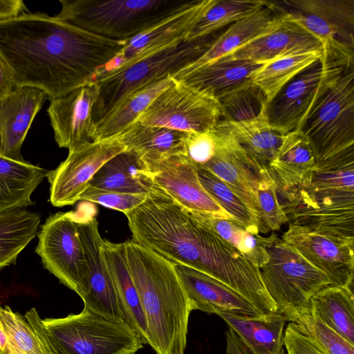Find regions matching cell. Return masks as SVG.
Returning <instances> with one entry per match:
<instances>
[{"mask_svg": "<svg viewBox=\"0 0 354 354\" xmlns=\"http://www.w3.org/2000/svg\"><path fill=\"white\" fill-rule=\"evenodd\" d=\"M189 212L197 221L216 233L254 266L260 268L268 261L267 236L253 234L232 219L207 212Z\"/></svg>", "mask_w": 354, "mask_h": 354, "instance_id": "cell-34", "label": "cell"}, {"mask_svg": "<svg viewBox=\"0 0 354 354\" xmlns=\"http://www.w3.org/2000/svg\"><path fill=\"white\" fill-rule=\"evenodd\" d=\"M124 44L45 13L0 21V55L15 87L40 89L50 100L93 81Z\"/></svg>", "mask_w": 354, "mask_h": 354, "instance_id": "cell-1", "label": "cell"}, {"mask_svg": "<svg viewBox=\"0 0 354 354\" xmlns=\"http://www.w3.org/2000/svg\"><path fill=\"white\" fill-rule=\"evenodd\" d=\"M77 215L57 212L50 215L37 233L35 252L45 269L79 296L88 279V263L80 239Z\"/></svg>", "mask_w": 354, "mask_h": 354, "instance_id": "cell-9", "label": "cell"}, {"mask_svg": "<svg viewBox=\"0 0 354 354\" xmlns=\"http://www.w3.org/2000/svg\"><path fill=\"white\" fill-rule=\"evenodd\" d=\"M216 127L226 130L235 138L255 164L263 178L273 179L270 165L285 134L270 124L266 108L258 116L251 120L220 122Z\"/></svg>", "mask_w": 354, "mask_h": 354, "instance_id": "cell-26", "label": "cell"}, {"mask_svg": "<svg viewBox=\"0 0 354 354\" xmlns=\"http://www.w3.org/2000/svg\"><path fill=\"white\" fill-rule=\"evenodd\" d=\"M219 120L217 100L174 80L137 121L183 132H203L214 129Z\"/></svg>", "mask_w": 354, "mask_h": 354, "instance_id": "cell-10", "label": "cell"}, {"mask_svg": "<svg viewBox=\"0 0 354 354\" xmlns=\"http://www.w3.org/2000/svg\"><path fill=\"white\" fill-rule=\"evenodd\" d=\"M266 1L211 0L200 19L187 35L194 39L216 32L261 9Z\"/></svg>", "mask_w": 354, "mask_h": 354, "instance_id": "cell-37", "label": "cell"}, {"mask_svg": "<svg viewBox=\"0 0 354 354\" xmlns=\"http://www.w3.org/2000/svg\"><path fill=\"white\" fill-rule=\"evenodd\" d=\"M8 348L10 354H24L21 351L13 346L8 342Z\"/></svg>", "mask_w": 354, "mask_h": 354, "instance_id": "cell-51", "label": "cell"}, {"mask_svg": "<svg viewBox=\"0 0 354 354\" xmlns=\"http://www.w3.org/2000/svg\"><path fill=\"white\" fill-rule=\"evenodd\" d=\"M278 13L301 26L325 46L354 49V0L268 1Z\"/></svg>", "mask_w": 354, "mask_h": 354, "instance_id": "cell-11", "label": "cell"}, {"mask_svg": "<svg viewBox=\"0 0 354 354\" xmlns=\"http://www.w3.org/2000/svg\"><path fill=\"white\" fill-rule=\"evenodd\" d=\"M258 216L259 232L267 233L280 230L288 222L279 197L277 185L271 178H261L257 188Z\"/></svg>", "mask_w": 354, "mask_h": 354, "instance_id": "cell-41", "label": "cell"}, {"mask_svg": "<svg viewBox=\"0 0 354 354\" xmlns=\"http://www.w3.org/2000/svg\"><path fill=\"white\" fill-rule=\"evenodd\" d=\"M0 327L8 342L24 354H42L36 335L24 315L0 305Z\"/></svg>", "mask_w": 354, "mask_h": 354, "instance_id": "cell-42", "label": "cell"}, {"mask_svg": "<svg viewBox=\"0 0 354 354\" xmlns=\"http://www.w3.org/2000/svg\"><path fill=\"white\" fill-rule=\"evenodd\" d=\"M174 82L171 77L138 88L123 98L96 126L93 141L116 138L134 122L153 100Z\"/></svg>", "mask_w": 354, "mask_h": 354, "instance_id": "cell-32", "label": "cell"}, {"mask_svg": "<svg viewBox=\"0 0 354 354\" xmlns=\"http://www.w3.org/2000/svg\"><path fill=\"white\" fill-rule=\"evenodd\" d=\"M40 222L39 213L26 208L0 214V270L15 264L20 252L37 234Z\"/></svg>", "mask_w": 354, "mask_h": 354, "instance_id": "cell-35", "label": "cell"}, {"mask_svg": "<svg viewBox=\"0 0 354 354\" xmlns=\"http://www.w3.org/2000/svg\"><path fill=\"white\" fill-rule=\"evenodd\" d=\"M225 354H246L245 351L234 332L231 329L225 332Z\"/></svg>", "mask_w": 354, "mask_h": 354, "instance_id": "cell-49", "label": "cell"}, {"mask_svg": "<svg viewBox=\"0 0 354 354\" xmlns=\"http://www.w3.org/2000/svg\"><path fill=\"white\" fill-rule=\"evenodd\" d=\"M268 261L259 268L277 311L292 322L310 309L312 297L333 286L330 279L274 233L267 236Z\"/></svg>", "mask_w": 354, "mask_h": 354, "instance_id": "cell-7", "label": "cell"}, {"mask_svg": "<svg viewBox=\"0 0 354 354\" xmlns=\"http://www.w3.org/2000/svg\"><path fill=\"white\" fill-rule=\"evenodd\" d=\"M263 64L225 55L189 72L178 73L171 77L218 100L252 80L250 75Z\"/></svg>", "mask_w": 354, "mask_h": 354, "instance_id": "cell-23", "label": "cell"}, {"mask_svg": "<svg viewBox=\"0 0 354 354\" xmlns=\"http://www.w3.org/2000/svg\"><path fill=\"white\" fill-rule=\"evenodd\" d=\"M215 154L202 167L222 180L257 221L258 183L263 177L245 149L231 133L218 127H215Z\"/></svg>", "mask_w": 354, "mask_h": 354, "instance_id": "cell-17", "label": "cell"}, {"mask_svg": "<svg viewBox=\"0 0 354 354\" xmlns=\"http://www.w3.org/2000/svg\"><path fill=\"white\" fill-rule=\"evenodd\" d=\"M187 134V132L145 125L137 121L117 138L147 165L174 155H186Z\"/></svg>", "mask_w": 354, "mask_h": 354, "instance_id": "cell-29", "label": "cell"}, {"mask_svg": "<svg viewBox=\"0 0 354 354\" xmlns=\"http://www.w3.org/2000/svg\"><path fill=\"white\" fill-rule=\"evenodd\" d=\"M236 335L246 354H287L284 328L288 319L278 313L254 316L218 315Z\"/></svg>", "mask_w": 354, "mask_h": 354, "instance_id": "cell-24", "label": "cell"}, {"mask_svg": "<svg viewBox=\"0 0 354 354\" xmlns=\"http://www.w3.org/2000/svg\"><path fill=\"white\" fill-rule=\"evenodd\" d=\"M0 354H10L8 348V337L0 327Z\"/></svg>", "mask_w": 354, "mask_h": 354, "instance_id": "cell-50", "label": "cell"}, {"mask_svg": "<svg viewBox=\"0 0 354 354\" xmlns=\"http://www.w3.org/2000/svg\"><path fill=\"white\" fill-rule=\"evenodd\" d=\"M220 109L218 122H240L258 116L267 101L261 89L252 80L217 100Z\"/></svg>", "mask_w": 354, "mask_h": 354, "instance_id": "cell-39", "label": "cell"}, {"mask_svg": "<svg viewBox=\"0 0 354 354\" xmlns=\"http://www.w3.org/2000/svg\"><path fill=\"white\" fill-rule=\"evenodd\" d=\"M310 309L323 322L354 345L353 289L328 286L312 297Z\"/></svg>", "mask_w": 354, "mask_h": 354, "instance_id": "cell-33", "label": "cell"}, {"mask_svg": "<svg viewBox=\"0 0 354 354\" xmlns=\"http://www.w3.org/2000/svg\"><path fill=\"white\" fill-rule=\"evenodd\" d=\"M316 167L312 148L304 134L299 130L286 133L270 165L278 195L298 186Z\"/></svg>", "mask_w": 354, "mask_h": 354, "instance_id": "cell-28", "label": "cell"}, {"mask_svg": "<svg viewBox=\"0 0 354 354\" xmlns=\"http://www.w3.org/2000/svg\"><path fill=\"white\" fill-rule=\"evenodd\" d=\"M27 8L22 0H0V21L18 17Z\"/></svg>", "mask_w": 354, "mask_h": 354, "instance_id": "cell-47", "label": "cell"}, {"mask_svg": "<svg viewBox=\"0 0 354 354\" xmlns=\"http://www.w3.org/2000/svg\"><path fill=\"white\" fill-rule=\"evenodd\" d=\"M127 149L117 137L85 142L69 149L67 158L56 169L48 172L50 203L55 207L75 204L97 171Z\"/></svg>", "mask_w": 354, "mask_h": 354, "instance_id": "cell-12", "label": "cell"}, {"mask_svg": "<svg viewBox=\"0 0 354 354\" xmlns=\"http://www.w3.org/2000/svg\"><path fill=\"white\" fill-rule=\"evenodd\" d=\"M198 180L211 197L235 222L250 233L258 235V222L248 207L218 177L206 168L197 165Z\"/></svg>", "mask_w": 354, "mask_h": 354, "instance_id": "cell-38", "label": "cell"}, {"mask_svg": "<svg viewBox=\"0 0 354 354\" xmlns=\"http://www.w3.org/2000/svg\"><path fill=\"white\" fill-rule=\"evenodd\" d=\"M145 166L153 185L183 207L232 219L203 187L196 165L187 155H174Z\"/></svg>", "mask_w": 354, "mask_h": 354, "instance_id": "cell-14", "label": "cell"}, {"mask_svg": "<svg viewBox=\"0 0 354 354\" xmlns=\"http://www.w3.org/2000/svg\"><path fill=\"white\" fill-rule=\"evenodd\" d=\"M323 72L322 57L285 84L266 104L270 124L284 134L299 130L315 98Z\"/></svg>", "mask_w": 354, "mask_h": 354, "instance_id": "cell-19", "label": "cell"}, {"mask_svg": "<svg viewBox=\"0 0 354 354\" xmlns=\"http://www.w3.org/2000/svg\"><path fill=\"white\" fill-rule=\"evenodd\" d=\"M46 94L41 90L15 88L0 101V147L1 155L16 161H25L21 149L30 125L40 111Z\"/></svg>", "mask_w": 354, "mask_h": 354, "instance_id": "cell-20", "label": "cell"}, {"mask_svg": "<svg viewBox=\"0 0 354 354\" xmlns=\"http://www.w3.org/2000/svg\"><path fill=\"white\" fill-rule=\"evenodd\" d=\"M322 55L323 52L308 51L286 56L264 64L250 78L268 102L290 80Z\"/></svg>", "mask_w": 354, "mask_h": 354, "instance_id": "cell-36", "label": "cell"}, {"mask_svg": "<svg viewBox=\"0 0 354 354\" xmlns=\"http://www.w3.org/2000/svg\"><path fill=\"white\" fill-rule=\"evenodd\" d=\"M210 2L211 0H194L189 6L125 41L124 48L118 55L102 67L95 76L127 66L187 39L188 34Z\"/></svg>", "mask_w": 354, "mask_h": 354, "instance_id": "cell-15", "label": "cell"}, {"mask_svg": "<svg viewBox=\"0 0 354 354\" xmlns=\"http://www.w3.org/2000/svg\"><path fill=\"white\" fill-rule=\"evenodd\" d=\"M0 156H2V155H1V147H0Z\"/></svg>", "mask_w": 354, "mask_h": 354, "instance_id": "cell-52", "label": "cell"}, {"mask_svg": "<svg viewBox=\"0 0 354 354\" xmlns=\"http://www.w3.org/2000/svg\"><path fill=\"white\" fill-rule=\"evenodd\" d=\"M77 232L88 263L86 288L80 296L84 308L106 319L125 322V317L104 258L103 239L94 214L77 218Z\"/></svg>", "mask_w": 354, "mask_h": 354, "instance_id": "cell-13", "label": "cell"}, {"mask_svg": "<svg viewBox=\"0 0 354 354\" xmlns=\"http://www.w3.org/2000/svg\"><path fill=\"white\" fill-rule=\"evenodd\" d=\"M194 1L60 0L55 17L95 35L127 41Z\"/></svg>", "mask_w": 354, "mask_h": 354, "instance_id": "cell-5", "label": "cell"}, {"mask_svg": "<svg viewBox=\"0 0 354 354\" xmlns=\"http://www.w3.org/2000/svg\"><path fill=\"white\" fill-rule=\"evenodd\" d=\"M322 59L318 91L299 129L317 164L354 146V51L325 46Z\"/></svg>", "mask_w": 354, "mask_h": 354, "instance_id": "cell-4", "label": "cell"}, {"mask_svg": "<svg viewBox=\"0 0 354 354\" xmlns=\"http://www.w3.org/2000/svg\"><path fill=\"white\" fill-rule=\"evenodd\" d=\"M125 243L129 268L156 354H185L190 302L174 263L133 240Z\"/></svg>", "mask_w": 354, "mask_h": 354, "instance_id": "cell-3", "label": "cell"}, {"mask_svg": "<svg viewBox=\"0 0 354 354\" xmlns=\"http://www.w3.org/2000/svg\"><path fill=\"white\" fill-rule=\"evenodd\" d=\"M324 354H354V345L323 322L310 309L292 322Z\"/></svg>", "mask_w": 354, "mask_h": 354, "instance_id": "cell-40", "label": "cell"}, {"mask_svg": "<svg viewBox=\"0 0 354 354\" xmlns=\"http://www.w3.org/2000/svg\"><path fill=\"white\" fill-rule=\"evenodd\" d=\"M281 19L282 15L277 12L266 1V5L261 9L223 30L197 60L178 73L189 72L232 53L273 30Z\"/></svg>", "mask_w": 354, "mask_h": 354, "instance_id": "cell-25", "label": "cell"}, {"mask_svg": "<svg viewBox=\"0 0 354 354\" xmlns=\"http://www.w3.org/2000/svg\"><path fill=\"white\" fill-rule=\"evenodd\" d=\"M12 73L0 55V101L6 97L14 88Z\"/></svg>", "mask_w": 354, "mask_h": 354, "instance_id": "cell-48", "label": "cell"}, {"mask_svg": "<svg viewBox=\"0 0 354 354\" xmlns=\"http://www.w3.org/2000/svg\"><path fill=\"white\" fill-rule=\"evenodd\" d=\"M48 170L0 156V214L34 205L31 195Z\"/></svg>", "mask_w": 354, "mask_h": 354, "instance_id": "cell-30", "label": "cell"}, {"mask_svg": "<svg viewBox=\"0 0 354 354\" xmlns=\"http://www.w3.org/2000/svg\"><path fill=\"white\" fill-rule=\"evenodd\" d=\"M102 250L117 292L125 322L148 344L145 316L127 260L125 243L103 240Z\"/></svg>", "mask_w": 354, "mask_h": 354, "instance_id": "cell-27", "label": "cell"}, {"mask_svg": "<svg viewBox=\"0 0 354 354\" xmlns=\"http://www.w3.org/2000/svg\"><path fill=\"white\" fill-rule=\"evenodd\" d=\"M174 266L189 298L192 310H199L217 315L223 313L243 316L263 313L214 277L186 266Z\"/></svg>", "mask_w": 354, "mask_h": 354, "instance_id": "cell-21", "label": "cell"}, {"mask_svg": "<svg viewBox=\"0 0 354 354\" xmlns=\"http://www.w3.org/2000/svg\"><path fill=\"white\" fill-rule=\"evenodd\" d=\"M42 322L57 354H136L143 348L140 335L128 323L84 308L78 314Z\"/></svg>", "mask_w": 354, "mask_h": 354, "instance_id": "cell-8", "label": "cell"}, {"mask_svg": "<svg viewBox=\"0 0 354 354\" xmlns=\"http://www.w3.org/2000/svg\"><path fill=\"white\" fill-rule=\"evenodd\" d=\"M281 239L324 272L333 286L353 289L354 246L291 223Z\"/></svg>", "mask_w": 354, "mask_h": 354, "instance_id": "cell-16", "label": "cell"}, {"mask_svg": "<svg viewBox=\"0 0 354 354\" xmlns=\"http://www.w3.org/2000/svg\"><path fill=\"white\" fill-rule=\"evenodd\" d=\"M139 156L127 149L106 162L95 174L88 187L131 194H148L147 169Z\"/></svg>", "mask_w": 354, "mask_h": 354, "instance_id": "cell-31", "label": "cell"}, {"mask_svg": "<svg viewBox=\"0 0 354 354\" xmlns=\"http://www.w3.org/2000/svg\"><path fill=\"white\" fill-rule=\"evenodd\" d=\"M221 32L185 39L127 66L95 76L93 81L97 85L98 96L93 112L95 129L127 95L151 83L173 77L190 66Z\"/></svg>", "mask_w": 354, "mask_h": 354, "instance_id": "cell-6", "label": "cell"}, {"mask_svg": "<svg viewBox=\"0 0 354 354\" xmlns=\"http://www.w3.org/2000/svg\"><path fill=\"white\" fill-rule=\"evenodd\" d=\"M97 96V85L91 81L64 96L50 100L47 113L59 147L69 150L93 141V112Z\"/></svg>", "mask_w": 354, "mask_h": 354, "instance_id": "cell-18", "label": "cell"}, {"mask_svg": "<svg viewBox=\"0 0 354 354\" xmlns=\"http://www.w3.org/2000/svg\"><path fill=\"white\" fill-rule=\"evenodd\" d=\"M323 50V44L318 38L282 15L281 21L273 30L227 55L233 59L266 64L291 55Z\"/></svg>", "mask_w": 354, "mask_h": 354, "instance_id": "cell-22", "label": "cell"}, {"mask_svg": "<svg viewBox=\"0 0 354 354\" xmlns=\"http://www.w3.org/2000/svg\"><path fill=\"white\" fill-rule=\"evenodd\" d=\"M24 317L36 335L42 354H57L37 310L31 308L26 313Z\"/></svg>", "mask_w": 354, "mask_h": 354, "instance_id": "cell-46", "label": "cell"}, {"mask_svg": "<svg viewBox=\"0 0 354 354\" xmlns=\"http://www.w3.org/2000/svg\"><path fill=\"white\" fill-rule=\"evenodd\" d=\"M186 155L196 165L203 166L214 156L216 150L215 129L203 132H187Z\"/></svg>", "mask_w": 354, "mask_h": 354, "instance_id": "cell-44", "label": "cell"}, {"mask_svg": "<svg viewBox=\"0 0 354 354\" xmlns=\"http://www.w3.org/2000/svg\"><path fill=\"white\" fill-rule=\"evenodd\" d=\"M284 339L287 354H324L292 322L284 330Z\"/></svg>", "mask_w": 354, "mask_h": 354, "instance_id": "cell-45", "label": "cell"}, {"mask_svg": "<svg viewBox=\"0 0 354 354\" xmlns=\"http://www.w3.org/2000/svg\"><path fill=\"white\" fill-rule=\"evenodd\" d=\"M147 196V194L124 193L88 187L80 201L95 203L125 214L142 204Z\"/></svg>", "mask_w": 354, "mask_h": 354, "instance_id": "cell-43", "label": "cell"}, {"mask_svg": "<svg viewBox=\"0 0 354 354\" xmlns=\"http://www.w3.org/2000/svg\"><path fill=\"white\" fill-rule=\"evenodd\" d=\"M279 195L289 223L354 246V146Z\"/></svg>", "mask_w": 354, "mask_h": 354, "instance_id": "cell-2", "label": "cell"}]
</instances>
